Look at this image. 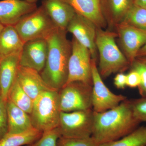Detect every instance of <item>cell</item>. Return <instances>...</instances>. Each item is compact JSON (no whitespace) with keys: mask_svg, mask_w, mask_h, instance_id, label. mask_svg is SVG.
<instances>
[{"mask_svg":"<svg viewBox=\"0 0 146 146\" xmlns=\"http://www.w3.org/2000/svg\"><path fill=\"white\" fill-rule=\"evenodd\" d=\"M136 59H138V60H140L141 62H142V63H143L145 65H146V56L137 58Z\"/></svg>","mask_w":146,"mask_h":146,"instance_id":"836d02e7","label":"cell"},{"mask_svg":"<svg viewBox=\"0 0 146 146\" xmlns=\"http://www.w3.org/2000/svg\"><path fill=\"white\" fill-rule=\"evenodd\" d=\"M13 26L25 43L45 38L57 27L42 5L24 16Z\"/></svg>","mask_w":146,"mask_h":146,"instance_id":"5b68a950","label":"cell"},{"mask_svg":"<svg viewBox=\"0 0 146 146\" xmlns=\"http://www.w3.org/2000/svg\"><path fill=\"white\" fill-rule=\"evenodd\" d=\"M5 26L4 25L0 23V33H1V32L3 30V29Z\"/></svg>","mask_w":146,"mask_h":146,"instance_id":"d590c367","label":"cell"},{"mask_svg":"<svg viewBox=\"0 0 146 146\" xmlns=\"http://www.w3.org/2000/svg\"><path fill=\"white\" fill-rule=\"evenodd\" d=\"M135 4L146 8V0H135Z\"/></svg>","mask_w":146,"mask_h":146,"instance_id":"d6a6232c","label":"cell"},{"mask_svg":"<svg viewBox=\"0 0 146 146\" xmlns=\"http://www.w3.org/2000/svg\"><path fill=\"white\" fill-rule=\"evenodd\" d=\"M43 132L36 129L17 134L7 133L0 139V146H24L34 143L42 136Z\"/></svg>","mask_w":146,"mask_h":146,"instance_id":"44dd1931","label":"cell"},{"mask_svg":"<svg viewBox=\"0 0 146 146\" xmlns=\"http://www.w3.org/2000/svg\"><path fill=\"white\" fill-rule=\"evenodd\" d=\"M115 30L124 54L131 65L136 60L139 50L146 43V31L137 28L123 21L116 25Z\"/></svg>","mask_w":146,"mask_h":146,"instance_id":"30bf717a","label":"cell"},{"mask_svg":"<svg viewBox=\"0 0 146 146\" xmlns=\"http://www.w3.org/2000/svg\"><path fill=\"white\" fill-rule=\"evenodd\" d=\"M17 79L24 91L33 101L43 92L55 90L45 82L40 73L31 68L20 65Z\"/></svg>","mask_w":146,"mask_h":146,"instance_id":"5bb4252c","label":"cell"},{"mask_svg":"<svg viewBox=\"0 0 146 146\" xmlns=\"http://www.w3.org/2000/svg\"><path fill=\"white\" fill-rule=\"evenodd\" d=\"M140 123L133 115L130 100L127 99L105 112H94L91 136L100 145L115 141L135 130Z\"/></svg>","mask_w":146,"mask_h":146,"instance_id":"6da1fadb","label":"cell"},{"mask_svg":"<svg viewBox=\"0 0 146 146\" xmlns=\"http://www.w3.org/2000/svg\"><path fill=\"white\" fill-rule=\"evenodd\" d=\"M126 74L123 73H118L114 79V85L118 89H124L126 86Z\"/></svg>","mask_w":146,"mask_h":146,"instance_id":"4dcf8cb0","label":"cell"},{"mask_svg":"<svg viewBox=\"0 0 146 146\" xmlns=\"http://www.w3.org/2000/svg\"><path fill=\"white\" fill-rule=\"evenodd\" d=\"M7 101L0 96V139L8 132V116Z\"/></svg>","mask_w":146,"mask_h":146,"instance_id":"f1b7e54d","label":"cell"},{"mask_svg":"<svg viewBox=\"0 0 146 146\" xmlns=\"http://www.w3.org/2000/svg\"><path fill=\"white\" fill-rule=\"evenodd\" d=\"M92 81V108L95 112H105L117 106L127 99L125 96L112 93L103 81L97 67V61L91 59Z\"/></svg>","mask_w":146,"mask_h":146,"instance_id":"9c48e42d","label":"cell"},{"mask_svg":"<svg viewBox=\"0 0 146 146\" xmlns=\"http://www.w3.org/2000/svg\"><path fill=\"white\" fill-rule=\"evenodd\" d=\"M6 106L8 116L7 133H23L34 128L29 114L8 100L7 101Z\"/></svg>","mask_w":146,"mask_h":146,"instance_id":"d6986e66","label":"cell"},{"mask_svg":"<svg viewBox=\"0 0 146 146\" xmlns=\"http://www.w3.org/2000/svg\"><path fill=\"white\" fill-rule=\"evenodd\" d=\"M1 96V88H0V96Z\"/></svg>","mask_w":146,"mask_h":146,"instance_id":"74e56055","label":"cell"},{"mask_svg":"<svg viewBox=\"0 0 146 146\" xmlns=\"http://www.w3.org/2000/svg\"><path fill=\"white\" fill-rule=\"evenodd\" d=\"M70 5L76 13L93 22L97 28L107 27L102 10V0H64Z\"/></svg>","mask_w":146,"mask_h":146,"instance_id":"e0dca14e","label":"cell"},{"mask_svg":"<svg viewBox=\"0 0 146 146\" xmlns=\"http://www.w3.org/2000/svg\"><path fill=\"white\" fill-rule=\"evenodd\" d=\"M67 32L56 27L45 38L48 54L44 68L40 74L50 87L58 91L66 84L68 78L72 45L67 39Z\"/></svg>","mask_w":146,"mask_h":146,"instance_id":"7a4b0ae2","label":"cell"},{"mask_svg":"<svg viewBox=\"0 0 146 146\" xmlns=\"http://www.w3.org/2000/svg\"><path fill=\"white\" fill-rule=\"evenodd\" d=\"M60 135L57 128L43 132L42 136L34 143L24 146H56Z\"/></svg>","mask_w":146,"mask_h":146,"instance_id":"484cf974","label":"cell"},{"mask_svg":"<svg viewBox=\"0 0 146 146\" xmlns=\"http://www.w3.org/2000/svg\"><path fill=\"white\" fill-rule=\"evenodd\" d=\"M123 21L137 28L146 31V8L133 5Z\"/></svg>","mask_w":146,"mask_h":146,"instance_id":"cb8c5ba5","label":"cell"},{"mask_svg":"<svg viewBox=\"0 0 146 146\" xmlns=\"http://www.w3.org/2000/svg\"><path fill=\"white\" fill-rule=\"evenodd\" d=\"M92 87L80 81L65 84L58 91L61 112H69L92 108Z\"/></svg>","mask_w":146,"mask_h":146,"instance_id":"52a82bcc","label":"cell"},{"mask_svg":"<svg viewBox=\"0 0 146 146\" xmlns=\"http://www.w3.org/2000/svg\"><path fill=\"white\" fill-rule=\"evenodd\" d=\"M21 1H25L27 2L30 3H36V1L38 0H21Z\"/></svg>","mask_w":146,"mask_h":146,"instance_id":"e575fe53","label":"cell"},{"mask_svg":"<svg viewBox=\"0 0 146 146\" xmlns=\"http://www.w3.org/2000/svg\"><path fill=\"white\" fill-rule=\"evenodd\" d=\"M21 53L3 58L0 66L1 96L7 101L9 92L17 78Z\"/></svg>","mask_w":146,"mask_h":146,"instance_id":"ac0fdd59","label":"cell"},{"mask_svg":"<svg viewBox=\"0 0 146 146\" xmlns=\"http://www.w3.org/2000/svg\"><path fill=\"white\" fill-rule=\"evenodd\" d=\"M94 138H70L60 136L58 140L56 146H99Z\"/></svg>","mask_w":146,"mask_h":146,"instance_id":"d4e9b609","label":"cell"},{"mask_svg":"<svg viewBox=\"0 0 146 146\" xmlns=\"http://www.w3.org/2000/svg\"><path fill=\"white\" fill-rule=\"evenodd\" d=\"M135 0H102V10L109 30L113 31L122 22Z\"/></svg>","mask_w":146,"mask_h":146,"instance_id":"9a60e30c","label":"cell"},{"mask_svg":"<svg viewBox=\"0 0 146 146\" xmlns=\"http://www.w3.org/2000/svg\"><path fill=\"white\" fill-rule=\"evenodd\" d=\"M117 33L97 28L96 46L99 54V69L102 77L123 73L130 67V63L115 41Z\"/></svg>","mask_w":146,"mask_h":146,"instance_id":"3957f363","label":"cell"},{"mask_svg":"<svg viewBox=\"0 0 146 146\" xmlns=\"http://www.w3.org/2000/svg\"><path fill=\"white\" fill-rule=\"evenodd\" d=\"M126 86L131 88L138 87L141 83V76L138 71L131 69L126 74Z\"/></svg>","mask_w":146,"mask_h":146,"instance_id":"f546056e","label":"cell"},{"mask_svg":"<svg viewBox=\"0 0 146 146\" xmlns=\"http://www.w3.org/2000/svg\"><path fill=\"white\" fill-rule=\"evenodd\" d=\"M131 109L135 117L140 123L146 122V98L130 100Z\"/></svg>","mask_w":146,"mask_h":146,"instance_id":"4316f807","label":"cell"},{"mask_svg":"<svg viewBox=\"0 0 146 146\" xmlns=\"http://www.w3.org/2000/svg\"><path fill=\"white\" fill-rule=\"evenodd\" d=\"M146 56V43L140 49L137 54V58Z\"/></svg>","mask_w":146,"mask_h":146,"instance_id":"1f68e13d","label":"cell"},{"mask_svg":"<svg viewBox=\"0 0 146 146\" xmlns=\"http://www.w3.org/2000/svg\"><path fill=\"white\" fill-rule=\"evenodd\" d=\"M58 91L43 92L33 101L30 114L34 128L42 132L56 128L59 125L60 112Z\"/></svg>","mask_w":146,"mask_h":146,"instance_id":"277c9868","label":"cell"},{"mask_svg":"<svg viewBox=\"0 0 146 146\" xmlns=\"http://www.w3.org/2000/svg\"><path fill=\"white\" fill-rule=\"evenodd\" d=\"M99 146H146V127H139L123 138Z\"/></svg>","mask_w":146,"mask_h":146,"instance_id":"603a6c76","label":"cell"},{"mask_svg":"<svg viewBox=\"0 0 146 146\" xmlns=\"http://www.w3.org/2000/svg\"><path fill=\"white\" fill-rule=\"evenodd\" d=\"M42 5L56 27L67 31L76 14L74 8L64 0H44Z\"/></svg>","mask_w":146,"mask_h":146,"instance_id":"2e32d148","label":"cell"},{"mask_svg":"<svg viewBox=\"0 0 146 146\" xmlns=\"http://www.w3.org/2000/svg\"><path fill=\"white\" fill-rule=\"evenodd\" d=\"M97 27L91 21L76 13L68 25L67 31L90 50L92 58L97 61L98 50L96 46Z\"/></svg>","mask_w":146,"mask_h":146,"instance_id":"8fae6325","label":"cell"},{"mask_svg":"<svg viewBox=\"0 0 146 146\" xmlns=\"http://www.w3.org/2000/svg\"><path fill=\"white\" fill-rule=\"evenodd\" d=\"M7 100L28 114L31 113L33 101L24 91L17 78L9 92Z\"/></svg>","mask_w":146,"mask_h":146,"instance_id":"7402d4cb","label":"cell"},{"mask_svg":"<svg viewBox=\"0 0 146 146\" xmlns=\"http://www.w3.org/2000/svg\"><path fill=\"white\" fill-rule=\"evenodd\" d=\"M24 44L13 26H5L0 33V56L3 58L21 53Z\"/></svg>","mask_w":146,"mask_h":146,"instance_id":"ffe728a7","label":"cell"},{"mask_svg":"<svg viewBox=\"0 0 146 146\" xmlns=\"http://www.w3.org/2000/svg\"><path fill=\"white\" fill-rule=\"evenodd\" d=\"M71 42L72 53L68 64V78L65 84L80 81L93 85L92 57L90 50L74 37Z\"/></svg>","mask_w":146,"mask_h":146,"instance_id":"ba28073f","label":"cell"},{"mask_svg":"<svg viewBox=\"0 0 146 146\" xmlns=\"http://www.w3.org/2000/svg\"><path fill=\"white\" fill-rule=\"evenodd\" d=\"M48 54L45 38L28 41L24 44L20 57V65L34 69L40 73L44 68Z\"/></svg>","mask_w":146,"mask_h":146,"instance_id":"7c38bea8","label":"cell"},{"mask_svg":"<svg viewBox=\"0 0 146 146\" xmlns=\"http://www.w3.org/2000/svg\"><path fill=\"white\" fill-rule=\"evenodd\" d=\"M131 69L138 71L141 76V83L138 87L141 97L146 98V65L136 59L130 65Z\"/></svg>","mask_w":146,"mask_h":146,"instance_id":"83f0119b","label":"cell"},{"mask_svg":"<svg viewBox=\"0 0 146 146\" xmlns=\"http://www.w3.org/2000/svg\"><path fill=\"white\" fill-rule=\"evenodd\" d=\"M94 111L93 109L60 112L57 129L60 136L66 138H84L92 136Z\"/></svg>","mask_w":146,"mask_h":146,"instance_id":"8992f818","label":"cell"},{"mask_svg":"<svg viewBox=\"0 0 146 146\" xmlns=\"http://www.w3.org/2000/svg\"><path fill=\"white\" fill-rule=\"evenodd\" d=\"M36 3L21 0L0 1V23L14 25L20 19L37 9Z\"/></svg>","mask_w":146,"mask_h":146,"instance_id":"4fadbf2b","label":"cell"},{"mask_svg":"<svg viewBox=\"0 0 146 146\" xmlns=\"http://www.w3.org/2000/svg\"><path fill=\"white\" fill-rule=\"evenodd\" d=\"M3 58L1 56H0V66H1V63L2 60Z\"/></svg>","mask_w":146,"mask_h":146,"instance_id":"8d00e7d4","label":"cell"}]
</instances>
